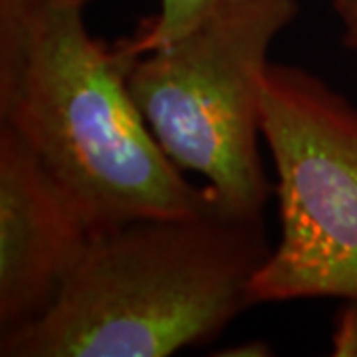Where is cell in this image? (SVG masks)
I'll list each match as a JSON object with an SVG mask.
<instances>
[{
  "label": "cell",
  "mask_w": 357,
  "mask_h": 357,
  "mask_svg": "<svg viewBox=\"0 0 357 357\" xmlns=\"http://www.w3.org/2000/svg\"><path fill=\"white\" fill-rule=\"evenodd\" d=\"M335 14L342 22V40L357 54V0H333Z\"/></svg>",
  "instance_id": "8"
},
{
  "label": "cell",
  "mask_w": 357,
  "mask_h": 357,
  "mask_svg": "<svg viewBox=\"0 0 357 357\" xmlns=\"http://www.w3.org/2000/svg\"><path fill=\"white\" fill-rule=\"evenodd\" d=\"M84 6L0 0V126L74 192L98 232L220 203L157 143L129 91L126 58L93 38Z\"/></svg>",
  "instance_id": "1"
},
{
  "label": "cell",
  "mask_w": 357,
  "mask_h": 357,
  "mask_svg": "<svg viewBox=\"0 0 357 357\" xmlns=\"http://www.w3.org/2000/svg\"><path fill=\"white\" fill-rule=\"evenodd\" d=\"M262 137L280 241L252 278L250 302H357V107L302 68L270 64Z\"/></svg>",
  "instance_id": "4"
},
{
  "label": "cell",
  "mask_w": 357,
  "mask_h": 357,
  "mask_svg": "<svg viewBox=\"0 0 357 357\" xmlns=\"http://www.w3.org/2000/svg\"><path fill=\"white\" fill-rule=\"evenodd\" d=\"M227 351H218L217 356H229V357H266L272 356L270 345L264 342H246L241 345H232L225 347Z\"/></svg>",
  "instance_id": "9"
},
{
  "label": "cell",
  "mask_w": 357,
  "mask_h": 357,
  "mask_svg": "<svg viewBox=\"0 0 357 357\" xmlns=\"http://www.w3.org/2000/svg\"><path fill=\"white\" fill-rule=\"evenodd\" d=\"M96 234L74 192L0 126V337L54 304Z\"/></svg>",
  "instance_id": "5"
},
{
  "label": "cell",
  "mask_w": 357,
  "mask_h": 357,
  "mask_svg": "<svg viewBox=\"0 0 357 357\" xmlns=\"http://www.w3.org/2000/svg\"><path fill=\"white\" fill-rule=\"evenodd\" d=\"M333 357H357V302H344L332 332Z\"/></svg>",
  "instance_id": "7"
},
{
  "label": "cell",
  "mask_w": 357,
  "mask_h": 357,
  "mask_svg": "<svg viewBox=\"0 0 357 357\" xmlns=\"http://www.w3.org/2000/svg\"><path fill=\"white\" fill-rule=\"evenodd\" d=\"M270 250L262 215L220 203L102 230L54 304L0 337V356L169 357L208 344L252 306Z\"/></svg>",
  "instance_id": "2"
},
{
  "label": "cell",
  "mask_w": 357,
  "mask_h": 357,
  "mask_svg": "<svg viewBox=\"0 0 357 357\" xmlns=\"http://www.w3.org/2000/svg\"><path fill=\"white\" fill-rule=\"evenodd\" d=\"M298 13V0H217L129 64V91L169 159L241 215H262L274 191L258 151L268 52Z\"/></svg>",
  "instance_id": "3"
},
{
  "label": "cell",
  "mask_w": 357,
  "mask_h": 357,
  "mask_svg": "<svg viewBox=\"0 0 357 357\" xmlns=\"http://www.w3.org/2000/svg\"><path fill=\"white\" fill-rule=\"evenodd\" d=\"M64 2H70V4H77V6H86L88 2H91V0H64Z\"/></svg>",
  "instance_id": "10"
},
{
  "label": "cell",
  "mask_w": 357,
  "mask_h": 357,
  "mask_svg": "<svg viewBox=\"0 0 357 357\" xmlns=\"http://www.w3.org/2000/svg\"><path fill=\"white\" fill-rule=\"evenodd\" d=\"M215 2L217 0H159V13L145 20L133 36L119 40L117 48L128 58L155 50L197 24Z\"/></svg>",
  "instance_id": "6"
}]
</instances>
